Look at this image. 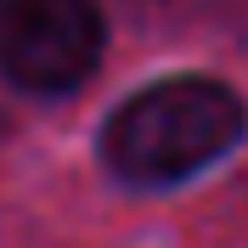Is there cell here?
Here are the masks:
<instances>
[{
	"label": "cell",
	"instance_id": "1",
	"mask_svg": "<svg viewBox=\"0 0 248 248\" xmlns=\"http://www.w3.org/2000/svg\"><path fill=\"white\" fill-rule=\"evenodd\" d=\"M248 130L243 96L215 74H170L141 85L108 113L96 153L124 186H181L215 170Z\"/></svg>",
	"mask_w": 248,
	"mask_h": 248
},
{
	"label": "cell",
	"instance_id": "2",
	"mask_svg": "<svg viewBox=\"0 0 248 248\" xmlns=\"http://www.w3.org/2000/svg\"><path fill=\"white\" fill-rule=\"evenodd\" d=\"M108 17L96 0H0V79L29 96H68L102 68Z\"/></svg>",
	"mask_w": 248,
	"mask_h": 248
}]
</instances>
